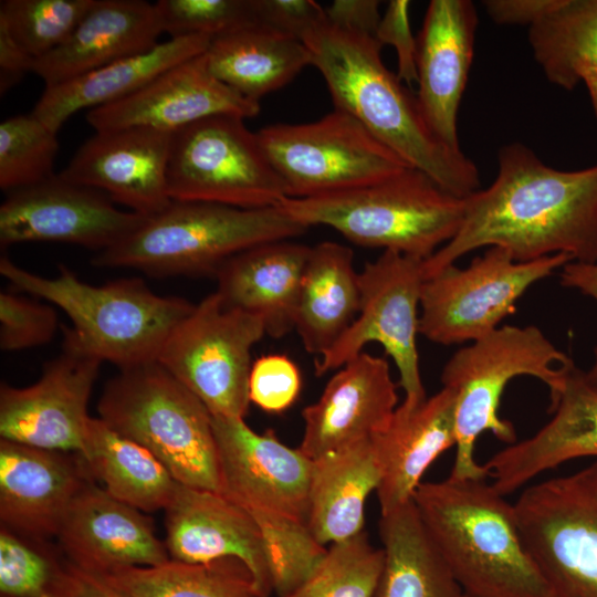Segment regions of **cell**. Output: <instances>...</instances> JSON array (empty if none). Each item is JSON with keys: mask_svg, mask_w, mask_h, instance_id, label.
Returning <instances> with one entry per match:
<instances>
[{"mask_svg": "<svg viewBox=\"0 0 597 597\" xmlns=\"http://www.w3.org/2000/svg\"><path fill=\"white\" fill-rule=\"evenodd\" d=\"M498 174L464 199L457 234L425 260L427 277L482 247H499L519 262L566 254L597 262V165L561 170L527 146L500 148Z\"/></svg>", "mask_w": 597, "mask_h": 597, "instance_id": "1", "label": "cell"}, {"mask_svg": "<svg viewBox=\"0 0 597 597\" xmlns=\"http://www.w3.org/2000/svg\"><path fill=\"white\" fill-rule=\"evenodd\" d=\"M302 42L326 82L334 108L357 119L410 167L465 199L480 189L479 170L461 149L443 144L428 126L413 95L381 60L371 35L325 20Z\"/></svg>", "mask_w": 597, "mask_h": 597, "instance_id": "2", "label": "cell"}, {"mask_svg": "<svg viewBox=\"0 0 597 597\" xmlns=\"http://www.w3.org/2000/svg\"><path fill=\"white\" fill-rule=\"evenodd\" d=\"M422 525L464 595L553 597L520 530L514 503L485 479L421 482Z\"/></svg>", "mask_w": 597, "mask_h": 597, "instance_id": "3", "label": "cell"}, {"mask_svg": "<svg viewBox=\"0 0 597 597\" xmlns=\"http://www.w3.org/2000/svg\"><path fill=\"white\" fill-rule=\"evenodd\" d=\"M0 273L14 291L61 308L80 347L119 370L156 362L170 333L195 306L182 297L154 293L138 277L92 285L63 264L57 275L45 277L2 255Z\"/></svg>", "mask_w": 597, "mask_h": 597, "instance_id": "4", "label": "cell"}, {"mask_svg": "<svg viewBox=\"0 0 597 597\" xmlns=\"http://www.w3.org/2000/svg\"><path fill=\"white\" fill-rule=\"evenodd\" d=\"M306 230L280 206L243 209L172 201L118 243L96 253L92 264L130 268L160 277L216 276L232 256L263 243L291 240Z\"/></svg>", "mask_w": 597, "mask_h": 597, "instance_id": "5", "label": "cell"}, {"mask_svg": "<svg viewBox=\"0 0 597 597\" xmlns=\"http://www.w3.org/2000/svg\"><path fill=\"white\" fill-rule=\"evenodd\" d=\"M277 206L307 229L329 227L357 245L419 259L448 243L464 213V199L415 168L354 189L285 198Z\"/></svg>", "mask_w": 597, "mask_h": 597, "instance_id": "6", "label": "cell"}, {"mask_svg": "<svg viewBox=\"0 0 597 597\" xmlns=\"http://www.w3.org/2000/svg\"><path fill=\"white\" fill-rule=\"evenodd\" d=\"M572 359L533 325H503L455 352L441 373L442 387L455 395V455L452 479H486L489 473L474 457L479 437L490 431L498 440L516 442L513 423L499 416L509 383L532 376L549 389L551 401L559 392Z\"/></svg>", "mask_w": 597, "mask_h": 597, "instance_id": "7", "label": "cell"}, {"mask_svg": "<svg viewBox=\"0 0 597 597\" xmlns=\"http://www.w3.org/2000/svg\"><path fill=\"white\" fill-rule=\"evenodd\" d=\"M100 418L149 450L184 485L220 492L212 415L157 362L121 369L98 400Z\"/></svg>", "mask_w": 597, "mask_h": 597, "instance_id": "8", "label": "cell"}, {"mask_svg": "<svg viewBox=\"0 0 597 597\" xmlns=\"http://www.w3.org/2000/svg\"><path fill=\"white\" fill-rule=\"evenodd\" d=\"M244 119L214 115L172 133L167 167L172 201L258 209L287 198L256 133Z\"/></svg>", "mask_w": 597, "mask_h": 597, "instance_id": "9", "label": "cell"}, {"mask_svg": "<svg viewBox=\"0 0 597 597\" xmlns=\"http://www.w3.org/2000/svg\"><path fill=\"white\" fill-rule=\"evenodd\" d=\"M256 135L287 198L354 189L412 168L336 108L315 122L270 125Z\"/></svg>", "mask_w": 597, "mask_h": 597, "instance_id": "10", "label": "cell"}, {"mask_svg": "<svg viewBox=\"0 0 597 597\" xmlns=\"http://www.w3.org/2000/svg\"><path fill=\"white\" fill-rule=\"evenodd\" d=\"M514 506L553 597H597V460L527 486Z\"/></svg>", "mask_w": 597, "mask_h": 597, "instance_id": "11", "label": "cell"}, {"mask_svg": "<svg viewBox=\"0 0 597 597\" xmlns=\"http://www.w3.org/2000/svg\"><path fill=\"white\" fill-rule=\"evenodd\" d=\"M265 334L259 317L226 305L213 292L174 328L156 362L212 416L244 418L251 350Z\"/></svg>", "mask_w": 597, "mask_h": 597, "instance_id": "12", "label": "cell"}, {"mask_svg": "<svg viewBox=\"0 0 597 597\" xmlns=\"http://www.w3.org/2000/svg\"><path fill=\"white\" fill-rule=\"evenodd\" d=\"M568 262L573 259L566 254L519 262L506 250L490 247L465 268L451 264L423 283L419 334L441 345L483 338L515 312L533 284Z\"/></svg>", "mask_w": 597, "mask_h": 597, "instance_id": "13", "label": "cell"}, {"mask_svg": "<svg viewBox=\"0 0 597 597\" xmlns=\"http://www.w3.org/2000/svg\"><path fill=\"white\" fill-rule=\"evenodd\" d=\"M425 260L384 251L359 272L360 305L353 324L315 364L317 376L337 370L358 356L369 343H378L394 360L402 402L417 405L427 398L419 367L420 298L427 279Z\"/></svg>", "mask_w": 597, "mask_h": 597, "instance_id": "14", "label": "cell"}, {"mask_svg": "<svg viewBox=\"0 0 597 597\" xmlns=\"http://www.w3.org/2000/svg\"><path fill=\"white\" fill-rule=\"evenodd\" d=\"M61 353L48 362L40 379L22 388L0 387L1 439L64 452L82 453L88 399L103 363L62 327Z\"/></svg>", "mask_w": 597, "mask_h": 597, "instance_id": "15", "label": "cell"}, {"mask_svg": "<svg viewBox=\"0 0 597 597\" xmlns=\"http://www.w3.org/2000/svg\"><path fill=\"white\" fill-rule=\"evenodd\" d=\"M146 216L116 208L104 192L53 177L7 193L0 206V245L51 241L97 253L136 230Z\"/></svg>", "mask_w": 597, "mask_h": 597, "instance_id": "16", "label": "cell"}, {"mask_svg": "<svg viewBox=\"0 0 597 597\" xmlns=\"http://www.w3.org/2000/svg\"><path fill=\"white\" fill-rule=\"evenodd\" d=\"M220 493L247 511L306 523L313 460L284 444L273 430L258 433L244 418L212 416Z\"/></svg>", "mask_w": 597, "mask_h": 597, "instance_id": "17", "label": "cell"}, {"mask_svg": "<svg viewBox=\"0 0 597 597\" xmlns=\"http://www.w3.org/2000/svg\"><path fill=\"white\" fill-rule=\"evenodd\" d=\"M172 133L149 127L95 130L57 175L106 193L146 217L167 209V167Z\"/></svg>", "mask_w": 597, "mask_h": 597, "instance_id": "18", "label": "cell"}, {"mask_svg": "<svg viewBox=\"0 0 597 597\" xmlns=\"http://www.w3.org/2000/svg\"><path fill=\"white\" fill-rule=\"evenodd\" d=\"M259 112V103L210 72L203 53L164 71L123 100L90 109L86 121L95 130L142 126L175 133L209 116L249 118Z\"/></svg>", "mask_w": 597, "mask_h": 597, "instance_id": "19", "label": "cell"}, {"mask_svg": "<svg viewBox=\"0 0 597 597\" xmlns=\"http://www.w3.org/2000/svg\"><path fill=\"white\" fill-rule=\"evenodd\" d=\"M320 398L302 411L300 450L311 460L373 439L398 407L387 360L363 352L341 368Z\"/></svg>", "mask_w": 597, "mask_h": 597, "instance_id": "20", "label": "cell"}, {"mask_svg": "<svg viewBox=\"0 0 597 597\" xmlns=\"http://www.w3.org/2000/svg\"><path fill=\"white\" fill-rule=\"evenodd\" d=\"M91 481L77 452L0 439L1 526L36 540L56 536L72 502Z\"/></svg>", "mask_w": 597, "mask_h": 597, "instance_id": "21", "label": "cell"}, {"mask_svg": "<svg viewBox=\"0 0 597 597\" xmlns=\"http://www.w3.org/2000/svg\"><path fill=\"white\" fill-rule=\"evenodd\" d=\"M478 13L470 0L430 1L417 39L416 94L432 133L460 150L458 114L473 60Z\"/></svg>", "mask_w": 597, "mask_h": 597, "instance_id": "22", "label": "cell"}, {"mask_svg": "<svg viewBox=\"0 0 597 597\" xmlns=\"http://www.w3.org/2000/svg\"><path fill=\"white\" fill-rule=\"evenodd\" d=\"M165 511L170 559L211 563L235 558L263 597L272 593L263 541L252 515L224 494L178 483Z\"/></svg>", "mask_w": 597, "mask_h": 597, "instance_id": "23", "label": "cell"}, {"mask_svg": "<svg viewBox=\"0 0 597 597\" xmlns=\"http://www.w3.org/2000/svg\"><path fill=\"white\" fill-rule=\"evenodd\" d=\"M56 537L67 562L98 576L170 559L151 520L93 481L72 502Z\"/></svg>", "mask_w": 597, "mask_h": 597, "instance_id": "24", "label": "cell"}, {"mask_svg": "<svg viewBox=\"0 0 597 597\" xmlns=\"http://www.w3.org/2000/svg\"><path fill=\"white\" fill-rule=\"evenodd\" d=\"M551 411L552 419L537 432L509 444L483 464L501 494L506 496L567 461L597 458V391L573 360Z\"/></svg>", "mask_w": 597, "mask_h": 597, "instance_id": "25", "label": "cell"}, {"mask_svg": "<svg viewBox=\"0 0 597 597\" xmlns=\"http://www.w3.org/2000/svg\"><path fill=\"white\" fill-rule=\"evenodd\" d=\"M454 406V392L444 387L417 405L402 402L371 439L380 471V514L412 501L429 467L455 446Z\"/></svg>", "mask_w": 597, "mask_h": 597, "instance_id": "26", "label": "cell"}, {"mask_svg": "<svg viewBox=\"0 0 597 597\" xmlns=\"http://www.w3.org/2000/svg\"><path fill=\"white\" fill-rule=\"evenodd\" d=\"M164 33L155 3L95 0L59 48L38 59L33 72L45 87L59 85L117 60L147 52Z\"/></svg>", "mask_w": 597, "mask_h": 597, "instance_id": "27", "label": "cell"}, {"mask_svg": "<svg viewBox=\"0 0 597 597\" xmlns=\"http://www.w3.org/2000/svg\"><path fill=\"white\" fill-rule=\"evenodd\" d=\"M310 251L291 240L250 248L220 268L216 292L226 305L259 317L268 335L282 337L294 331Z\"/></svg>", "mask_w": 597, "mask_h": 597, "instance_id": "28", "label": "cell"}, {"mask_svg": "<svg viewBox=\"0 0 597 597\" xmlns=\"http://www.w3.org/2000/svg\"><path fill=\"white\" fill-rule=\"evenodd\" d=\"M211 38H170L151 50L124 57L55 86L45 87L31 112L49 128L59 132L81 109L96 108L137 92L164 71L203 54Z\"/></svg>", "mask_w": 597, "mask_h": 597, "instance_id": "29", "label": "cell"}, {"mask_svg": "<svg viewBox=\"0 0 597 597\" xmlns=\"http://www.w3.org/2000/svg\"><path fill=\"white\" fill-rule=\"evenodd\" d=\"M360 305L359 272L350 248L324 241L311 248L302 277L294 331L321 357L349 328Z\"/></svg>", "mask_w": 597, "mask_h": 597, "instance_id": "30", "label": "cell"}, {"mask_svg": "<svg viewBox=\"0 0 597 597\" xmlns=\"http://www.w3.org/2000/svg\"><path fill=\"white\" fill-rule=\"evenodd\" d=\"M205 55L219 81L255 103L311 65L301 40L259 22L212 38Z\"/></svg>", "mask_w": 597, "mask_h": 597, "instance_id": "31", "label": "cell"}, {"mask_svg": "<svg viewBox=\"0 0 597 597\" xmlns=\"http://www.w3.org/2000/svg\"><path fill=\"white\" fill-rule=\"evenodd\" d=\"M306 524L323 545L364 531L367 498L380 471L371 439L313 461Z\"/></svg>", "mask_w": 597, "mask_h": 597, "instance_id": "32", "label": "cell"}, {"mask_svg": "<svg viewBox=\"0 0 597 597\" xmlns=\"http://www.w3.org/2000/svg\"><path fill=\"white\" fill-rule=\"evenodd\" d=\"M81 455L93 480L109 495L142 512L165 510L178 485L149 450L101 418L90 417Z\"/></svg>", "mask_w": 597, "mask_h": 597, "instance_id": "33", "label": "cell"}, {"mask_svg": "<svg viewBox=\"0 0 597 597\" xmlns=\"http://www.w3.org/2000/svg\"><path fill=\"white\" fill-rule=\"evenodd\" d=\"M380 515L385 563L374 597L463 596L427 534L413 501Z\"/></svg>", "mask_w": 597, "mask_h": 597, "instance_id": "34", "label": "cell"}, {"mask_svg": "<svg viewBox=\"0 0 597 597\" xmlns=\"http://www.w3.org/2000/svg\"><path fill=\"white\" fill-rule=\"evenodd\" d=\"M528 42L552 84L567 91L585 85L597 118V0H558L530 28Z\"/></svg>", "mask_w": 597, "mask_h": 597, "instance_id": "35", "label": "cell"}, {"mask_svg": "<svg viewBox=\"0 0 597 597\" xmlns=\"http://www.w3.org/2000/svg\"><path fill=\"white\" fill-rule=\"evenodd\" d=\"M100 577L130 597H263L251 572L235 558L211 563L169 559Z\"/></svg>", "mask_w": 597, "mask_h": 597, "instance_id": "36", "label": "cell"}, {"mask_svg": "<svg viewBox=\"0 0 597 597\" xmlns=\"http://www.w3.org/2000/svg\"><path fill=\"white\" fill-rule=\"evenodd\" d=\"M385 563L365 531L333 543L313 574L286 597H374Z\"/></svg>", "mask_w": 597, "mask_h": 597, "instance_id": "37", "label": "cell"}, {"mask_svg": "<svg viewBox=\"0 0 597 597\" xmlns=\"http://www.w3.org/2000/svg\"><path fill=\"white\" fill-rule=\"evenodd\" d=\"M249 513L261 532L272 593L286 597L313 574L327 547L303 521L265 511Z\"/></svg>", "mask_w": 597, "mask_h": 597, "instance_id": "38", "label": "cell"}, {"mask_svg": "<svg viewBox=\"0 0 597 597\" xmlns=\"http://www.w3.org/2000/svg\"><path fill=\"white\" fill-rule=\"evenodd\" d=\"M57 133L32 113L9 117L0 124V188L7 193L54 176Z\"/></svg>", "mask_w": 597, "mask_h": 597, "instance_id": "39", "label": "cell"}, {"mask_svg": "<svg viewBox=\"0 0 597 597\" xmlns=\"http://www.w3.org/2000/svg\"><path fill=\"white\" fill-rule=\"evenodd\" d=\"M95 0H2L0 25L35 61L66 41Z\"/></svg>", "mask_w": 597, "mask_h": 597, "instance_id": "40", "label": "cell"}, {"mask_svg": "<svg viewBox=\"0 0 597 597\" xmlns=\"http://www.w3.org/2000/svg\"><path fill=\"white\" fill-rule=\"evenodd\" d=\"M0 597H67L66 563L36 540L0 530Z\"/></svg>", "mask_w": 597, "mask_h": 597, "instance_id": "41", "label": "cell"}, {"mask_svg": "<svg viewBox=\"0 0 597 597\" xmlns=\"http://www.w3.org/2000/svg\"><path fill=\"white\" fill-rule=\"evenodd\" d=\"M163 32L170 38H216L256 23L253 0H159Z\"/></svg>", "mask_w": 597, "mask_h": 597, "instance_id": "42", "label": "cell"}, {"mask_svg": "<svg viewBox=\"0 0 597 597\" xmlns=\"http://www.w3.org/2000/svg\"><path fill=\"white\" fill-rule=\"evenodd\" d=\"M57 327V314L52 304L14 290L0 293L2 352L23 350L50 343Z\"/></svg>", "mask_w": 597, "mask_h": 597, "instance_id": "43", "label": "cell"}, {"mask_svg": "<svg viewBox=\"0 0 597 597\" xmlns=\"http://www.w3.org/2000/svg\"><path fill=\"white\" fill-rule=\"evenodd\" d=\"M302 378L298 367L285 355L271 354L252 363L249 399L269 413L289 409L298 398Z\"/></svg>", "mask_w": 597, "mask_h": 597, "instance_id": "44", "label": "cell"}, {"mask_svg": "<svg viewBox=\"0 0 597 597\" xmlns=\"http://www.w3.org/2000/svg\"><path fill=\"white\" fill-rule=\"evenodd\" d=\"M407 0H391L381 15L375 39L381 46L389 44L397 53V76L406 84L417 82V40L409 24Z\"/></svg>", "mask_w": 597, "mask_h": 597, "instance_id": "45", "label": "cell"}, {"mask_svg": "<svg viewBox=\"0 0 597 597\" xmlns=\"http://www.w3.org/2000/svg\"><path fill=\"white\" fill-rule=\"evenodd\" d=\"M255 19L298 40L326 20L325 9L312 0H253Z\"/></svg>", "mask_w": 597, "mask_h": 597, "instance_id": "46", "label": "cell"}, {"mask_svg": "<svg viewBox=\"0 0 597 597\" xmlns=\"http://www.w3.org/2000/svg\"><path fill=\"white\" fill-rule=\"evenodd\" d=\"M332 25L375 38L380 21L376 0H335L325 9Z\"/></svg>", "mask_w": 597, "mask_h": 597, "instance_id": "47", "label": "cell"}, {"mask_svg": "<svg viewBox=\"0 0 597 597\" xmlns=\"http://www.w3.org/2000/svg\"><path fill=\"white\" fill-rule=\"evenodd\" d=\"M558 0H488L484 1L490 18L498 24L527 25L531 28L547 15Z\"/></svg>", "mask_w": 597, "mask_h": 597, "instance_id": "48", "label": "cell"}, {"mask_svg": "<svg viewBox=\"0 0 597 597\" xmlns=\"http://www.w3.org/2000/svg\"><path fill=\"white\" fill-rule=\"evenodd\" d=\"M35 60L0 25V93H7L28 72H33Z\"/></svg>", "mask_w": 597, "mask_h": 597, "instance_id": "49", "label": "cell"}, {"mask_svg": "<svg viewBox=\"0 0 597 597\" xmlns=\"http://www.w3.org/2000/svg\"><path fill=\"white\" fill-rule=\"evenodd\" d=\"M559 277L563 286L576 290L597 303V262H568L562 268ZM585 376L589 385L597 391V348L595 349V360L585 371Z\"/></svg>", "mask_w": 597, "mask_h": 597, "instance_id": "50", "label": "cell"}, {"mask_svg": "<svg viewBox=\"0 0 597 597\" xmlns=\"http://www.w3.org/2000/svg\"><path fill=\"white\" fill-rule=\"evenodd\" d=\"M67 597H130L102 577L66 562Z\"/></svg>", "mask_w": 597, "mask_h": 597, "instance_id": "51", "label": "cell"}, {"mask_svg": "<svg viewBox=\"0 0 597 597\" xmlns=\"http://www.w3.org/2000/svg\"><path fill=\"white\" fill-rule=\"evenodd\" d=\"M462 597H469V596H467V595H464V594H463V596H462Z\"/></svg>", "mask_w": 597, "mask_h": 597, "instance_id": "52", "label": "cell"}]
</instances>
